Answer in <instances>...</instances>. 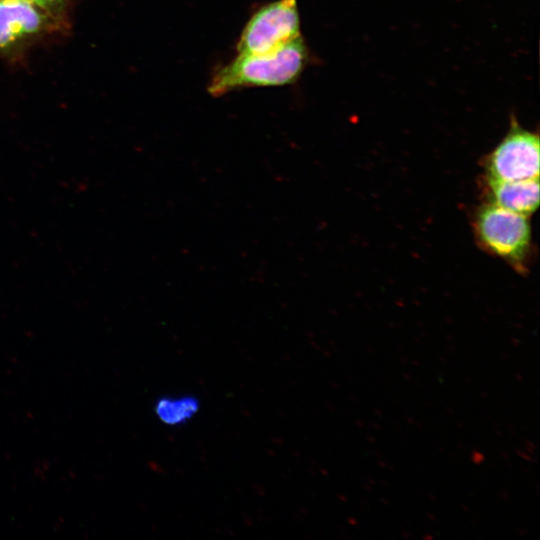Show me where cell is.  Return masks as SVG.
<instances>
[{
	"label": "cell",
	"mask_w": 540,
	"mask_h": 540,
	"mask_svg": "<svg viewBox=\"0 0 540 540\" xmlns=\"http://www.w3.org/2000/svg\"><path fill=\"white\" fill-rule=\"evenodd\" d=\"M58 20L28 0H0V53L53 28Z\"/></svg>",
	"instance_id": "obj_5"
},
{
	"label": "cell",
	"mask_w": 540,
	"mask_h": 540,
	"mask_svg": "<svg viewBox=\"0 0 540 540\" xmlns=\"http://www.w3.org/2000/svg\"><path fill=\"white\" fill-rule=\"evenodd\" d=\"M199 410L195 396H164L155 403L156 417L166 425L178 426L192 419Z\"/></svg>",
	"instance_id": "obj_7"
},
{
	"label": "cell",
	"mask_w": 540,
	"mask_h": 540,
	"mask_svg": "<svg viewBox=\"0 0 540 540\" xmlns=\"http://www.w3.org/2000/svg\"><path fill=\"white\" fill-rule=\"evenodd\" d=\"M485 180L512 181L539 176V136L515 117L499 144L484 158Z\"/></svg>",
	"instance_id": "obj_4"
},
{
	"label": "cell",
	"mask_w": 540,
	"mask_h": 540,
	"mask_svg": "<svg viewBox=\"0 0 540 540\" xmlns=\"http://www.w3.org/2000/svg\"><path fill=\"white\" fill-rule=\"evenodd\" d=\"M301 37L297 0H275L259 8L237 41L238 54H264Z\"/></svg>",
	"instance_id": "obj_3"
},
{
	"label": "cell",
	"mask_w": 540,
	"mask_h": 540,
	"mask_svg": "<svg viewBox=\"0 0 540 540\" xmlns=\"http://www.w3.org/2000/svg\"><path fill=\"white\" fill-rule=\"evenodd\" d=\"M309 61L302 37L264 54H238L218 68L207 87L214 97L247 87H277L298 80Z\"/></svg>",
	"instance_id": "obj_1"
},
{
	"label": "cell",
	"mask_w": 540,
	"mask_h": 540,
	"mask_svg": "<svg viewBox=\"0 0 540 540\" xmlns=\"http://www.w3.org/2000/svg\"><path fill=\"white\" fill-rule=\"evenodd\" d=\"M35 6L59 19V12L65 4V0H28Z\"/></svg>",
	"instance_id": "obj_8"
},
{
	"label": "cell",
	"mask_w": 540,
	"mask_h": 540,
	"mask_svg": "<svg viewBox=\"0 0 540 540\" xmlns=\"http://www.w3.org/2000/svg\"><path fill=\"white\" fill-rule=\"evenodd\" d=\"M473 229L485 251L524 269L532 246L528 216L487 202L477 208Z\"/></svg>",
	"instance_id": "obj_2"
},
{
	"label": "cell",
	"mask_w": 540,
	"mask_h": 540,
	"mask_svg": "<svg viewBox=\"0 0 540 540\" xmlns=\"http://www.w3.org/2000/svg\"><path fill=\"white\" fill-rule=\"evenodd\" d=\"M488 202L529 217L539 205V178L485 180Z\"/></svg>",
	"instance_id": "obj_6"
}]
</instances>
